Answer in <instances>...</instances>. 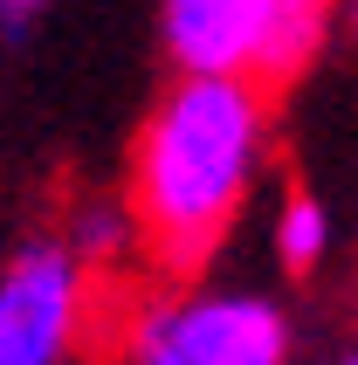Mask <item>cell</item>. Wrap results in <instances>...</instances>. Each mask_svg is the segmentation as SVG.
<instances>
[{"mask_svg":"<svg viewBox=\"0 0 358 365\" xmlns=\"http://www.w3.org/2000/svg\"><path fill=\"white\" fill-rule=\"evenodd\" d=\"M269 165V90L255 76H173L138 124L131 186L138 242L165 276H193Z\"/></svg>","mask_w":358,"mask_h":365,"instance_id":"obj_1","label":"cell"},{"mask_svg":"<svg viewBox=\"0 0 358 365\" xmlns=\"http://www.w3.org/2000/svg\"><path fill=\"white\" fill-rule=\"evenodd\" d=\"M344 0H159V41L173 76H255L262 90L297 83Z\"/></svg>","mask_w":358,"mask_h":365,"instance_id":"obj_2","label":"cell"},{"mask_svg":"<svg viewBox=\"0 0 358 365\" xmlns=\"http://www.w3.org/2000/svg\"><path fill=\"white\" fill-rule=\"evenodd\" d=\"M297 331L255 289H173L124 324V365H290Z\"/></svg>","mask_w":358,"mask_h":365,"instance_id":"obj_3","label":"cell"},{"mask_svg":"<svg viewBox=\"0 0 358 365\" xmlns=\"http://www.w3.org/2000/svg\"><path fill=\"white\" fill-rule=\"evenodd\" d=\"M97 310V269L62 227L21 235L0 262V365H76Z\"/></svg>","mask_w":358,"mask_h":365,"instance_id":"obj_4","label":"cell"},{"mask_svg":"<svg viewBox=\"0 0 358 365\" xmlns=\"http://www.w3.org/2000/svg\"><path fill=\"white\" fill-rule=\"evenodd\" d=\"M62 242L76 248L90 269H118L138 242V214H131V200H83L69 221H62Z\"/></svg>","mask_w":358,"mask_h":365,"instance_id":"obj_5","label":"cell"},{"mask_svg":"<svg viewBox=\"0 0 358 365\" xmlns=\"http://www.w3.org/2000/svg\"><path fill=\"white\" fill-rule=\"evenodd\" d=\"M269 242H276V262L290 269V276H317V262L331 255V214H324V200L310 193V186L282 193Z\"/></svg>","mask_w":358,"mask_h":365,"instance_id":"obj_6","label":"cell"},{"mask_svg":"<svg viewBox=\"0 0 358 365\" xmlns=\"http://www.w3.org/2000/svg\"><path fill=\"white\" fill-rule=\"evenodd\" d=\"M48 0H0V28H21V21H35Z\"/></svg>","mask_w":358,"mask_h":365,"instance_id":"obj_7","label":"cell"},{"mask_svg":"<svg viewBox=\"0 0 358 365\" xmlns=\"http://www.w3.org/2000/svg\"><path fill=\"white\" fill-rule=\"evenodd\" d=\"M344 21H352V28H358V0H344Z\"/></svg>","mask_w":358,"mask_h":365,"instance_id":"obj_8","label":"cell"},{"mask_svg":"<svg viewBox=\"0 0 358 365\" xmlns=\"http://www.w3.org/2000/svg\"><path fill=\"white\" fill-rule=\"evenodd\" d=\"M338 365H358V351H344V359H338Z\"/></svg>","mask_w":358,"mask_h":365,"instance_id":"obj_9","label":"cell"}]
</instances>
